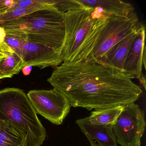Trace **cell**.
<instances>
[{"mask_svg": "<svg viewBox=\"0 0 146 146\" xmlns=\"http://www.w3.org/2000/svg\"><path fill=\"white\" fill-rule=\"evenodd\" d=\"M23 68L22 58L14 52L0 60V79L12 78Z\"/></svg>", "mask_w": 146, "mask_h": 146, "instance_id": "9a60e30c", "label": "cell"}, {"mask_svg": "<svg viewBox=\"0 0 146 146\" xmlns=\"http://www.w3.org/2000/svg\"><path fill=\"white\" fill-rule=\"evenodd\" d=\"M141 25L135 11L127 17L110 16L100 19L81 48L75 63H100L114 45L139 29Z\"/></svg>", "mask_w": 146, "mask_h": 146, "instance_id": "277c9868", "label": "cell"}, {"mask_svg": "<svg viewBox=\"0 0 146 146\" xmlns=\"http://www.w3.org/2000/svg\"><path fill=\"white\" fill-rule=\"evenodd\" d=\"M129 75L95 61L63 62L47 81L67 98L71 106L89 111L134 103L142 90Z\"/></svg>", "mask_w": 146, "mask_h": 146, "instance_id": "6da1fadb", "label": "cell"}, {"mask_svg": "<svg viewBox=\"0 0 146 146\" xmlns=\"http://www.w3.org/2000/svg\"><path fill=\"white\" fill-rule=\"evenodd\" d=\"M138 79H139L141 85L143 86L144 89L146 90V78H145V77L143 76L142 73L141 75L140 78Z\"/></svg>", "mask_w": 146, "mask_h": 146, "instance_id": "cb8c5ba5", "label": "cell"}, {"mask_svg": "<svg viewBox=\"0 0 146 146\" xmlns=\"http://www.w3.org/2000/svg\"><path fill=\"white\" fill-rule=\"evenodd\" d=\"M23 66H38L43 69L55 67L63 61L60 53L46 46L29 42L25 45L22 54Z\"/></svg>", "mask_w": 146, "mask_h": 146, "instance_id": "ba28073f", "label": "cell"}, {"mask_svg": "<svg viewBox=\"0 0 146 146\" xmlns=\"http://www.w3.org/2000/svg\"><path fill=\"white\" fill-rule=\"evenodd\" d=\"M76 122L89 141L95 142L101 146H117L111 125L93 124L85 118Z\"/></svg>", "mask_w": 146, "mask_h": 146, "instance_id": "8fae6325", "label": "cell"}, {"mask_svg": "<svg viewBox=\"0 0 146 146\" xmlns=\"http://www.w3.org/2000/svg\"><path fill=\"white\" fill-rule=\"evenodd\" d=\"M47 1L58 11L62 13L71 10L80 9L84 7L79 3L77 0H47Z\"/></svg>", "mask_w": 146, "mask_h": 146, "instance_id": "ac0fdd59", "label": "cell"}, {"mask_svg": "<svg viewBox=\"0 0 146 146\" xmlns=\"http://www.w3.org/2000/svg\"><path fill=\"white\" fill-rule=\"evenodd\" d=\"M0 118L8 120L26 138V146H41L46 136L27 95L16 88L0 90Z\"/></svg>", "mask_w": 146, "mask_h": 146, "instance_id": "3957f363", "label": "cell"}, {"mask_svg": "<svg viewBox=\"0 0 146 146\" xmlns=\"http://www.w3.org/2000/svg\"><path fill=\"white\" fill-rule=\"evenodd\" d=\"M146 48H144L143 51V65L144 66V68L146 69Z\"/></svg>", "mask_w": 146, "mask_h": 146, "instance_id": "d4e9b609", "label": "cell"}, {"mask_svg": "<svg viewBox=\"0 0 146 146\" xmlns=\"http://www.w3.org/2000/svg\"><path fill=\"white\" fill-rule=\"evenodd\" d=\"M82 5L90 8H99L107 16L127 17L135 11L131 4L120 0H77Z\"/></svg>", "mask_w": 146, "mask_h": 146, "instance_id": "7c38bea8", "label": "cell"}, {"mask_svg": "<svg viewBox=\"0 0 146 146\" xmlns=\"http://www.w3.org/2000/svg\"><path fill=\"white\" fill-rule=\"evenodd\" d=\"M90 144H91V146H101L100 145L98 144V143H96V142H95L94 141H90Z\"/></svg>", "mask_w": 146, "mask_h": 146, "instance_id": "484cf974", "label": "cell"}, {"mask_svg": "<svg viewBox=\"0 0 146 146\" xmlns=\"http://www.w3.org/2000/svg\"><path fill=\"white\" fill-rule=\"evenodd\" d=\"M27 96L36 114L56 125H61L70 110L67 98L58 90H35Z\"/></svg>", "mask_w": 146, "mask_h": 146, "instance_id": "52a82bcc", "label": "cell"}, {"mask_svg": "<svg viewBox=\"0 0 146 146\" xmlns=\"http://www.w3.org/2000/svg\"><path fill=\"white\" fill-rule=\"evenodd\" d=\"M0 25L5 30L21 31L29 42L46 46L61 54L65 36L64 15L51 4Z\"/></svg>", "mask_w": 146, "mask_h": 146, "instance_id": "7a4b0ae2", "label": "cell"}, {"mask_svg": "<svg viewBox=\"0 0 146 146\" xmlns=\"http://www.w3.org/2000/svg\"><path fill=\"white\" fill-rule=\"evenodd\" d=\"M140 27L114 45L107 52L100 63L124 72V66L126 57Z\"/></svg>", "mask_w": 146, "mask_h": 146, "instance_id": "30bf717a", "label": "cell"}, {"mask_svg": "<svg viewBox=\"0 0 146 146\" xmlns=\"http://www.w3.org/2000/svg\"><path fill=\"white\" fill-rule=\"evenodd\" d=\"M25 137L8 120L0 118V146H21Z\"/></svg>", "mask_w": 146, "mask_h": 146, "instance_id": "4fadbf2b", "label": "cell"}, {"mask_svg": "<svg viewBox=\"0 0 146 146\" xmlns=\"http://www.w3.org/2000/svg\"><path fill=\"white\" fill-rule=\"evenodd\" d=\"M5 31L6 35L4 42L22 58L24 46L28 42L26 36L21 31Z\"/></svg>", "mask_w": 146, "mask_h": 146, "instance_id": "e0dca14e", "label": "cell"}, {"mask_svg": "<svg viewBox=\"0 0 146 146\" xmlns=\"http://www.w3.org/2000/svg\"><path fill=\"white\" fill-rule=\"evenodd\" d=\"M21 146H26V143H25H25H24L23 145H22Z\"/></svg>", "mask_w": 146, "mask_h": 146, "instance_id": "4316f807", "label": "cell"}, {"mask_svg": "<svg viewBox=\"0 0 146 146\" xmlns=\"http://www.w3.org/2000/svg\"><path fill=\"white\" fill-rule=\"evenodd\" d=\"M14 52L13 50L10 48L5 42L2 44H0V60Z\"/></svg>", "mask_w": 146, "mask_h": 146, "instance_id": "44dd1931", "label": "cell"}, {"mask_svg": "<svg viewBox=\"0 0 146 146\" xmlns=\"http://www.w3.org/2000/svg\"><path fill=\"white\" fill-rule=\"evenodd\" d=\"M6 33L4 27L0 25V44L4 43L5 39Z\"/></svg>", "mask_w": 146, "mask_h": 146, "instance_id": "7402d4cb", "label": "cell"}, {"mask_svg": "<svg viewBox=\"0 0 146 146\" xmlns=\"http://www.w3.org/2000/svg\"><path fill=\"white\" fill-rule=\"evenodd\" d=\"M145 29L142 24L130 48L124 66V72L133 78L139 79L142 73L143 54L145 45Z\"/></svg>", "mask_w": 146, "mask_h": 146, "instance_id": "9c48e42d", "label": "cell"}, {"mask_svg": "<svg viewBox=\"0 0 146 146\" xmlns=\"http://www.w3.org/2000/svg\"><path fill=\"white\" fill-rule=\"evenodd\" d=\"M92 11L84 6L63 13L65 36L60 54L63 62H76L81 48L100 19L93 16Z\"/></svg>", "mask_w": 146, "mask_h": 146, "instance_id": "5b68a950", "label": "cell"}, {"mask_svg": "<svg viewBox=\"0 0 146 146\" xmlns=\"http://www.w3.org/2000/svg\"><path fill=\"white\" fill-rule=\"evenodd\" d=\"M48 4L46 0H15L14 7H31L39 6Z\"/></svg>", "mask_w": 146, "mask_h": 146, "instance_id": "d6986e66", "label": "cell"}, {"mask_svg": "<svg viewBox=\"0 0 146 146\" xmlns=\"http://www.w3.org/2000/svg\"><path fill=\"white\" fill-rule=\"evenodd\" d=\"M123 107L118 106L103 110H95L89 117L85 118L91 123L101 125H112L117 120Z\"/></svg>", "mask_w": 146, "mask_h": 146, "instance_id": "5bb4252c", "label": "cell"}, {"mask_svg": "<svg viewBox=\"0 0 146 146\" xmlns=\"http://www.w3.org/2000/svg\"><path fill=\"white\" fill-rule=\"evenodd\" d=\"M146 126L143 111L135 103L123 108L112 130L116 142L121 146H141Z\"/></svg>", "mask_w": 146, "mask_h": 146, "instance_id": "8992f818", "label": "cell"}, {"mask_svg": "<svg viewBox=\"0 0 146 146\" xmlns=\"http://www.w3.org/2000/svg\"><path fill=\"white\" fill-rule=\"evenodd\" d=\"M32 66H25L23 67V72L25 76H28L30 74L32 70Z\"/></svg>", "mask_w": 146, "mask_h": 146, "instance_id": "603a6c76", "label": "cell"}, {"mask_svg": "<svg viewBox=\"0 0 146 146\" xmlns=\"http://www.w3.org/2000/svg\"><path fill=\"white\" fill-rule=\"evenodd\" d=\"M15 0H0V15L15 5Z\"/></svg>", "mask_w": 146, "mask_h": 146, "instance_id": "ffe728a7", "label": "cell"}, {"mask_svg": "<svg viewBox=\"0 0 146 146\" xmlns=\"http://www.w3.org/2000/svg\"><path fill=\"white\" fill-rule=\"evenodd\" d=\"M48 4L44 5L31 7L13 6L5 13L0 15V25L5 23H8L16 20L25 15H28L34 12L40 10L48 6L49 4L48 2Z\"/></svg>", "mask_w": 146, "mask_h": 146, "instance_id": "2e32d148", "label": "cell"}]
</instances>
